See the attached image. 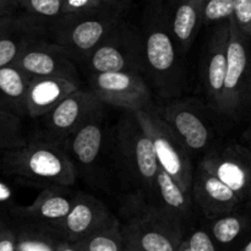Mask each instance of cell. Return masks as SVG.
Returning <instances> with one entry per match:
<instances>
[{
  "instance_id": "17",
  "label": "cell",
  "mask_w": 251,
  "mask_h": 251,
  "mask_svg": "<svg viewBox=\"0 0 251 251\" xmlns=\"http://www.w3.org/2000/svg\"><path fill=\"white\" fill-rule=\"evenodd\" d=\"M144 203L154 213L176 226L184 234L193 223L195 203L191 194L184 190L162 168H158L151 195Z\"/></svg>"
},
{
  "instance_id": "29",
  "label": "cell",
  "mask_w": 251,
  "mask_h": 251,
  "mask_svg": "<svg viewBox=\"0 0 251 251\" xmlns=\"http://www.w3.org/2000/svg\"><path fill=\"white\" fill-rule=\"evenodd\" d=\"M232 17L239 31L251 38V0H234Z\"/></svg>"
},
{
  "instance_id": "31",
  "label": "cell",
  "mask_w": 251,
  "mask_h": 251,
  "mask_svg": "<svg viewBox=\"0 0 251 251\" xmlns=\"http://www.w3.org/2000/svg\"><path fill=\"white\" fill-rule=\"evenodd\" d=\"M61 1H63V14L86 11L102 4L100 0H61Z\"/></svg>"
},
{
  "instance_id": "26",
  "label": "cell",
  "mask_w": 251,
  "mask_h": 251,
  "mask_svg": "<svg viewBox=\"0 0 251 251\" xmlns=\"http://www.w3.org/2000/svg\"><path fill=\"white\" fill-rule=\"evenodd\" d=\"M26 141L22 118L0 109V154L24 146Z\"/></svg>"
},
{
  "instance_id": "4",
  "label": "cell",
  "mask_w": 251,
  "mask_h": 251,
  "mask_svg": "<svg viewBox=\"0 0 251 251\" xmlns=\"http://www.w3.org/2000/svg\"><path fill=\"white\" fill-rule=\"evenodd\" d=\"M76 181L97 193L117 194L113 162V124L105 110L65 140Z\"/></svg>"
},
{
  "instance_id": "18",
  "label": "cell",
  "mask_w": 251,
  "mask_h": 251,
  "mask_svg": "<svg viewBox=\"0 0 251 251\" xmlns=\"http://www.w3.org/2000/svg\"><path fill=\"white\" fill-rule=\"evenodd\" d=\"M117 218L100 199L88 193L77 191L70 211L56 227L54 235L58 239L75 244Z\"/></svg>"
},
{
  "instance_id": "24",
  "label": "cell",
  "mask_w": 251,
  "mask_h": 251,
  "mask_svg": "<svg viewBox=\"0 0 251 251\" xmlns=\"http://www.w3.org/2000/svg\"><path fill=\"white\" fill-rule=\"evenodd\" d=\"M245 207L232 211L227 215L208 220V234L212 238L216 248H229L244 237L251 226V216Z\"/></svg>"
},
{
  "instance_id": "15",
  "label": "cell",
  "mask_w": 251,
  "mask_h": 251,
  "mask_svg": "<svg viewBox=\"0 0 251 251\" xmlns=\"http://www.w3.org/2000/svg\"><path fill=\"white\" fill-rule=\"evenodd\" d=\"M14 65L29 78L61 77L81 85L77 64L60 46L47 37L31 42L17 56Z\"/></svg>"
},
{
  "instance_id": "19",
  "label": "cell",
  "mask_w": 251,
  "mask_h": 251,
  "mask_svg": "<svg viewBox=\"0 0 251 251\" xmlns=\"http://www.w3.org/2000/svg\"><path fill=\"white\" fill-rule=\"evenodd\" d=\"M47 37V20L19 9L0 16V68L11 65L36 39Z\"/></svg>"
},
{
  "instance_id": "38",
  "label": "cell",
  "mask_w": 251,
  "mask_h": 251,
  "mask_svg": "<svg viewBox=\"0 0 251 251\" xmlns=\"http://www.w3.org/2000/svg\"><path fill=\"white\" fill-rule=\"evenodd\" d=\"M178 251H190V249H189V247H188V243H186V240L184 239V238L181 239L180 244H179Z\"/></svg>"
},
{
  "instance_id": "41",
  "label": "cell",
  "mask_w": 251,
  "mask_h": 251,
  "mask_svg": "<svg viewBox=\"0 0 251 251\" xmlns=\"http://www.w3.org/2000/svg\"><path fill=\"white\" fill-rule=\"evenodd\" d=\"M125 251H134V250H131V249H129V248L125 247Z\"/></svg>"
},
{
  "instance_id": "5",
  "label": "cell",
  "mask_w": 251,
  "mask_h": 251,
  "mask_svg": "<svg viewBox=\"0 0 251 251\" xmlns=\"http://www.w3.org/2000/svg\"><path fill=\"white\" fill-rule=\"evenodd\" d=\"M129 2H102L90 10L47 20V38L60 46L80 66L102 39L127 16Z\"/></svg>"
},
{
  "instance_id": "32",
  "label": "cell",
  "mask_w": 251,
  "mask_h": 251,
  "mask_svg": "<svg viewBox=\"0 0 251 251\" xmlns=\"http://www.w3.org/2000/svg\"><path fill=\"white\" fill-rule=\"evenodd\" d=\"M20 245V235L14 227L5 230L0 235V251H17Z\"/></svg>"
},
{
  "instance_id": "3",
  "label": "cell",
  "mask_w": 251,
  "mask_h": 251,
  "mask_svg": "<svg viewBox=\"0 0 251 251\" xmlns=\"http://www.w3.org/2000/svg\"><path fill=\"white\" fill-rule=\"evenodd\" d=\"M0 171L34 186H73L76 174L65 142L37 131L24 146L0 154Z\"/></svg>"
},
{
  "instance_id": "28",
  "label": "cell",
  "mask_w": 251,
  "mask_h": 251,
  "mask_svg": "<svg viewBox=\"0 0 251 251\" xmlns=\"http://www.w3.org/2000/svg\"><path fill=\"white\" fill-rule=\"evenodd\" d=\"M17 5L24 11L44 20H50L63 14L61 0H16Z\"/></svg>"
},
{
  "instance_id": "37",
  "label": "cell",
  "mask_w": 251,
  "mask_h": 251,
  "mask_svg": "<svg viewBox=\"0 0 251 251\" xmlns=\"http://www.w3.org/2000/svg\"><path fill=\"white\" fill-rule=\"evenodd\" d=\"M242 140L243 142H244L245 146L251 151V124L244 130V132H243Z\"/></svg>"
},
{
  "instance_id": "16",
  "label": "cell",
  "mask_w": 251,
  "mask_h": 251,
  "mask_svg": "<svg viewBox=\"0 0 251 251\" xmlns=\"http://www.w3.org/2000/svg\"><path fill=\"white\" fill-rule=\"evenodd\" d=\"M201 63V81L205 103L220 114L223 83L227 69L229 20L212 25ZM221 115V114H220Z\"/></svg>"
},
{
  "instance_id": "30",
  "label": "cell",
  "mask_w": 251,
  "mask_h": 251,
  "mask_svg": "<svg viewBox=\"0 0 251 251\" xmlns=\"http://www.w3.org/2000/svg\"><path fill=\"white\" fill-rule=\"evenodd\" d=\"M190 251H218L207 229H195L184 235Z\"/></svg>"
},
{
  "instance_id": "2",
  "label": "cell",
  "mask_w": 251,
  "mask_h": 251,
  "mask_svg": "<svg viewBox=\"0 0 251 251\" xmlns=\"http://www.w3.org/2000/svg\"><path fill=\"white\" fill-rule=\"evenodd\" d=\"M113 162L120 202L149 200L159 166L151 139L134 110L125 109L113 124Z\"/></svg>"
},
{
  "instance_id": "34",
  "label": "cell",
  "mask_w": 251,
  "mask_h": 251,
  "mask_svg": "<svg viewBox=\"0 0 251 251\" xmlns=\"http://www.w3.org/2000/svg\"><path fill=\"white\" fill-rule=\"evenodd\" d=\"M20 7L16 0H0V16L17 11Z\"/></svg>"
},
{
  "instance_id": "27",
  "label": "cell",
  "mask_w": 251,
  "mask_h": 251,
  "mask_svg": "<svg viewBox=\"0 0 251 251\" xmlns=\"http://www.w3.org/2000/svg\"><path fill=\"white\" fill-rule=\"evenodd\" d=\"M234 0H203L202 26H212L233 16Z\"/></svg>"
},
{
  "instance_id": "33",
  "label": "cell",
  "mask_w": 251,
  "mask_h": 251,
  "mask_svg": "<svg viewBox=\"0 0 251 251\" xmlns=\"http://www.w3.org/2000/svg\"><path fill=\"white\" fill-rule=\"evenodd\" d=\"M15 205L16 202H15L14 191L5 181L0 180V208L9 213L10 208Z\"/></svg>"
},
{
  "instance_id": "25",
  "label": "cell",
  "mask_w": 251,
  "mask_h": 251,
  "mask_svg": "<svg viewBox=\"0 0 251 251\" xmlns=\"http://www.w3.org/2000/svg\"><path fill=\"white\" fill-rule=\"evenodd\" d=\"M75 245L80 251H125L120 220L117 218L105 227L78 240Z\"/></svg>"
},
{
  "instance_id": "6",
  "label": "cell",
  "mask_w": 251,
  "mask_h": 251,
  "mask_svg": "<svg viewBox=\"0 0 251 251\" xmlns=\"http://www.w3.org/2000/svg\"><path fill=\"white\" fill-rule=\"evenodd\" d=\"M156 109L178 135L191 158L201 159L217 145L213 115L218 113L199 98L184 96L171 98L157 105Z\"/></svg>"
},
{
  "instance_id": "14",
  "label": "cell",
  "mask_w": 251,
  "mask_h": 251,
  "mask_svg": "<svg viewBox=\"0 0 251 251\" xmlns=\"http://www.w3.org/2000/svg\"><path fill=\"white\" fill-rule=\"evenodd\" d=\"M76 194L71 186H47L31 205L12 206L9 215L37 232L55 237L54 232L70 211Z\"/></svg>"
},
{
  "instance_id": "11",
  "label": "cell",
  "mask_w": 251,
  "mask_h": 251,
  "mask_svg": "<svg viewBox=\"0 0 251 251\" xmlns=\"http://www.w3.org/2000/svg\"><path fill=\"white\" fill-rule=\"evenodd\" d=\"M87 86L104 104L134 112H151L157 107L153 92L140 74L91 73Z\"/></svg>"
},
{
  "instance_id": "1",
  "label": "cell",
  "mask_w": 251,
  "mask_h": 251,
  "mask_svg": "<svg viewBox=\"0 0 251 251\" xmlns=\"http://www.w3.org/2000/svg\"><path fill=\"white\" fill-rule=\"evenodd\" d=\"M144 44L145 80L161 100L183 96L186 76L164 0H146L137 21Z\"/></svg>"
},
{
  "instance_id": "12",
  "label": "cell",
  "mask_w": 251,
  "mask_h": 251,
  "mask_svg": "<svg viewBox=\"0 0 251 251\" xmlns=\"http://www.w3.org/2000/svg\"><path fill=\"white\" fill-rule=\"evenodd\" d=\"M199 164L222 180L240 200L251 207V151L244 144H218L210 150Z\"/></svg>"
},
{
  "instance_id": "7",
  "label": "cell",
  "mask_w": 251,
  "mask_h": 251,
  "mask_svg": "<svg viewBox=\"0 0 251 251\" xmlns=\"http://www.w3.org/2000/svg\"><path fill=\"white\" fill-rule=\"evenodd\" d=\"M87 74L135 73L144 76V44L139 24L125 16L82 61Z\"/></svg>"
},
{
  "instance_id": "9",
  "label": "cell",
  "mask_w": 251,
  "mask_h": 251,
  "mask_svg": "<svg viewBox=\"0 0 251 251\" xmlns=\"http://www.w3.org/2000/svg\"><path fill=\"white\" fill-rule=\"evenodd\" d=\"M229 19V39L227 48V69L223 83L221 117L240 120L251 108V44Z\"/></svg>"
},
{
  "instance_id": "35",
  "label": "cell",
  "mask_w": 251,
  "mask_h": 251,
  "mask_svg": "<svg viewBox=\"0 0 251 251\" xmlns=\"http://www.w3.org/2000/svg\"><path fill=\"white\" fill-rule=\"evenodd\" d=\"M53 251H80L75 244L56 238L53 242Z\"/></svg>"
},
{
  "instance_id": "8",
  "label": "cell",
  "mask_w": 251,
  "mask_h": 251,
  "mask_svg": "<svg viewBox=\"0 0 251 251\" xmlns=\"http://www.w3.org/2000/svg\"><path fill=\"white\" fill-rule=\"evenodd\" d=\"M120 215L125 247L134 251H178L185 235L141 201H122Z\"/></svg>"
},
{
  "instance_id": "36",
  "label": "cell",
  "mask_w": 251,
  "mask_h": 251,
  "mask_svg": "<svg viewBox=\"0 0 251 251\" xmlns=\"http://www.w3.org/2000/svg\"><path fill=\"white\" fill-rule=\"evenodd\" d=\"M6 213H7L6 211H4L0 208V235H1L5 230L10 229V228L12 227L11 223H10V221H9V218H7Z\"/></svg>"
},
{
  "instance_id": "10",
  "label": "cell",
  "mask_w": 251,
  "mask_h": 251,
  "mask_svg": "<svg viewBox=\"0 0 251 251\" xmlns=\"http://www.w3.org/2000/svg\"><path fill=\"white\" fill-rule=\"evenodd\" d=\"M134 113L151 139L159 168L168 173L184 190L190 193L195 168L193 158L178 135L157 109Z\"/></svg>"
},
{
  "instance_id": "21",
  "label": "cell",
  "mask_w": 251,
  "mask_h": 251,
  "mask_svg": "<svg viewBox=\"0 0 251 251\" xmlns=\"http://www.w3.org/2000/svg\"><path fill=\"white\" fill-rule=\"evenodd\" d=\"M178 51L185 55L202 27L203 0H164Z\"/></svg>"
},
{
  "instance_id": "40",
  "label": "cell",
  "mask_w": 251,
  "mask_h": 251,
  "mask_svg": "<svg viewBox=\"0 0 251 251\" xmlns=\"http://www.w3.org/2000/svg\"><path fill=\"white\" fill-rule=\"evenodd\" d=\"M100 2H110V1H115V0H100Z\"/></svg>"
},
{
  "instance_id": "42",
  "label": "cell",
  "mask_w": 251,
  "mask_h": 251,
  "mask_svg": "<svg viewBox=\"0 0 251 251\" xmlns=\"http://www.w3.org/2000/svg\"><path fill=\"white\" fill-rule=\"evenodd\" d=\"M125 1L129 2V4H130V2H131V1H135V0H125Z\"/></svg>"
},
{
  "instance_id": "22",
  "label": "cell",
  "mask_w": 251,
  "mask_h": 251,
  "mask_svg": "<svg viewBox=\"0 0 251 251\" xmlns=\"http://www.w3.org/2000/svg\"><path fill=\"white\" fill-rule=\"evenodd\" d=\"M81 85L61 77H33L29 78L26 97L27 117L38 119L53 109L58 103Z\"/></svg>"
},
{
  "instance_id": "20",
  "label": "cell",
  "mask_w": 251,
  "mask_h": 251,
  "mask_svg": "<svg viewBox=\"0 0 251 251\" xmlns=\"http://www.w3.org/2000/svg\"><path fill=\"white\" fill-rule=\"evenodd\" d=\"M190 193L198 210L207 220H213L245 207L222 180L206 171L201 164H198L194 171Z\"/></svg>"
},
{
  "instance_id": "13",
  "label": "cell",
  "mask_w": 251,
  "mask_h": 251,
  "mask_svg": "<svg viewBox=\"0 0 251 251\" xmlns=\"http://www.w3.org/2000/svg\"><path fill=\"white\" fill-rule=\"evenodd\" d=\"M105 104L91 90L77 88L66 96L51 110L38 118V131L65 142L83 124L104 112Z\"/></svg>"
},
{
  "instance_id": "23",
  "label": "cell",
  "mask_w": 251,
  "mask_h": 251,
  "mask_svg": "<svg viewBox=\"0 0 251 251\" xmlns=\"http://www.w3.org/2000/svg\"><path fill=\"white\" fill-rule=\"evenodd\" d=\"M29 77L14 64L0 68V109L27 117L26 97Z\"/></svg>"
},
{
  "instance_id": "39",
  "label": "cell",
  "mask_w": 251,
  "mask_h": 251,
  "mask_svg": "<svg viewBox=\"0 0 251 251\" xmlns=\"http://www.w3.org/2000/svg\"><path fill=\"white\" fill-rule=\"evenodd\" d=\"M237 251H251V238L249 240H248L247 243H245L244 245H243L240 249H238Z\"/></svg>"
}]
</instances>
